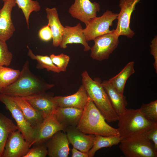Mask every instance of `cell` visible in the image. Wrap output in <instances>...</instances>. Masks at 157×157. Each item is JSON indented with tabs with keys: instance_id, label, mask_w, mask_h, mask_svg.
<instances>
[{
	"instance_id": "cell-1",
	"label": "cell",
	"mask_w": 157,
	"mask_h": 157,
	"mask_svg": "<svg viewBox=\"0 0 157 157\" xmlns=\"http://www.w3.org/2000/svg\"><path fill=\"white\" fill-rule=\"evenodd\" d=\"M54 85L43 81L33 74L30 69L29 62L27 60L17 79L2 89L0 93L13 97H26L45 92Z\"/></svg>"
},
{
	"instance_id": "cell-2",
	"label": "cell",
	"mask_w": 157,
	"mask_h": 157,
	"mask_svg": "<svg viewBox=\"0 0 157 157\" xmlns=\"http://www.w3.org/2000/svg\"><path fill=\"white\" fill-rule=\"evenodd\" d=\"M76 127L86 134L105 136H119L118 129L112 127L106 122L90 97Z\"/></svg>"
},
{
	"instance_id": "cell-3",
	"label": "cell",
	"mask_w": 157,
	"mask_h": 157,
	"mask_svg": "<svg viewBox=\"0 0 157 157\" xmlns=\"http://www.w3.org/2000/svg\"><path fill=\"white\" fill-rule=\"evenodd\" d=\"M82 84L87 94L108 122L117 121L118 115L101 84L100 78L92 79L86 71L81 74Z\"/></svg>"
},
{
	"instance_id": "cell-4",
	"label": "cell",
	"mask_w": 157,
	"mask_h": 157,
	"mask_svg": "<svg viewBox=\"0 0 157 157\" xmlns=\"http://www.w3.org/2000/svg\"><path fill=\"white\" fill-rule=\"evenodd\" d=\"M117 128L122 139L142 134L157 125L147 120L139 109L126 108L118 115Z\"/></svg>"
},
{
	"instance_id": "cell-5",
	"label": "cell",
	"mask_w": 157,
	"mask_h": 157,
	"mask_svg": "<svg viewBox=\"0 0 157 157\" xmlns=\"http://www.w3.org/2000/svg\"><path fill=\"white\" fill-rule=\"evenodd\" d=\"M119 148L126 157H157L153 144L143 134L122 139Z\"/></svg>"
},
{
	"instance_id": "cell-6",
	"label": "cell",
	"mask_w": 157,
	"mask_h": 157,
	"mask_svg": "<svg viewBox=\"0 0 157 157\" xmlns=\"http://www.w3.org/2000/svg\"><path fill=\"white\" fill-rule=\"evenodd\" d=\"M118 13L107 10L99 17L90 19L86 24L83 32L87 42L94 40L96 38L112 32L110 27L113 21L117 19Z\"/></svg>"
},
{
	"instance_id": "cell-7",
	"label": "cell",
	"mask_w": 157,
	"mask_h": 157,
	"mask_svg": "<svg viewBox=\"0 0 157 157\" xmlns=\"http://www.w3.org/2000/svg\"><path fill=\"white\" fill-rule=\"evenodd\" d=\"M0 101L11 113L18 130L31 144L34 140L35 129L27 121L19 106L11 96L1 93H0Z\"/></svg>"
},
{
	"instance_id": "cell-8",
	"label": "cell",
	"mask_w": 157,
	"mask_h": 157,
	"mask_svg": "<svg viewBox=\"0 0 157 157\" xmlns=\"http://www.w3.org/2000/svg\"><path fill=\"white\" fill-rule=\"evenodd\" d=\"M119 37L113 29L110 33L95 38L93 40L94 44L90 49V56L100 61L108 59L118 45Z\"/></svg>"
},
{
	"instance_id": "cell-9",
	"label": "cell",
	"mask_w": 157,
	"mask_h": 157,
	"mask_svg": "<svg viewBox=\"0 0 157 157\" xmlns=\"http://www.w3.org/2000/svg\"><path fill=\"white\" fill-rule=\"evenodd\" d=\"M140 0H120L119 6L120 11L117 17V26L114 31L118 36L124 35L132 38L134 31L130 28L131 15L137 4Z\"/></svg>"
},
{
	"instance_id": "cell-10",
	"label": "cell",
	"mask_w": 157,
	"mask_h": 157,
	"mask_svg": "<svg viewBox=\"0 0 157 157\" xmlns=\"http://www.w3.org/2000/svg\"><path fill=\"white\" fill-rule=\"evenodd\" d=\"M30 144L19 130L14 131L8 138L2 157H24L30 149Z\"/></svg>"
},
{
	"instance_id": "cell-11",
	"label": "cell",
	"mask_w": 157,
	"mask_h": 157,
	"mask_svg": "<svg viewBox=\"0 0 157 157\" xmlns=\"http://www.w3.org/2000/svg\"><path fill=\"white\" fill-rule=\"evenodd\" d=\"M100 9V4L90 0H75L69 7V12L74 18L85 25L91 19L97 17V13Z\"/></svg>"
},
{
	"instance_id": "cell-12",
	"label": "cell",
	"mask_w": 157,
	"mask_h": 157,
	"mask_svg": "<svg viewBox=\"0 0 157 157\" xmlns=\"http://www.w3.org/2000/svg\"><path fill=\"white\" fill-rule=\"evenodd\" d=\"M66 133L69 143L73 147L79 151L88 153L93 144L95 135H86L78 129L76 126L66 127L64 131Z\"/></svg>"
},
{
	"instance_id": "cell-13",
	"label": "cell",
	"mask_w": 157,
	"mask_h": 157,
	"mask_svg": "<svg viewBox=\"0 0 157 157\" xmlns=\"http://www.w3.org/2000/svg\"><path fill=\"white\" fill-rule=\"evenodd\" d=\"M65 128L60 125L53 114L44 118L43 122L35 129L34 140L30 147L34 143L46 142L56 132L64 131Z\"/></svg>"
},
{
	"instance_id": "cell-14",
	"label": "cell",
	"mask_w": 157,
	"mask_h": 157,
	"mask_svg": "<svg viewBox=\"0 0 157 157\" xmlns=\"http://www.w3.org/2000/svg\"><path fill=\"white\" fill-rule=\"evenodd\" d=\"M15 0H7L0 10V40L6 42L13 35L15 30L11 18L13 8L15 6Z\"/></svg>"
},
{
	"instance_id": "cell-15",
	"label": "cell",
	"mask_w": 157,
	"mask_h": 157,
	"mask_svg": "<svg viewBox=\"0 0 157 157\" xmlns=\"http://www.w3.org/2000/svg\"><path fill=\"white\" fill-rule=\"evenodd\" d=\"M53 97L51 94L45 92L23 97L44 118L53 114L58 107Z\"/></svg>"
},
{
	"instance_id": "cell-16",
	"label": "cell",
	"mask_w": 157,
	"mask_h": 157,
	"mask_svg": "<svg viewBox=\"0 0 157 157\" xmlns=\"http://www.w3.org/2000/svg\"><path fill=\"white\" fill-rule=\"evenodd\" d=\"M59 131L46 142L50 157H67L69 154V142L66 134Z\"/></svg>"
},
{
	"instance_id": "cell-17",
	"label": "cell",
	"mask_w": 157,
	"mask_h": 157,
	"mask_svg": "<svg viewBox=\"0 0 157 157\" xmlns=\"http://www.w3.org/2000/svg\"><path fill=\"white\" fill-rule=\"evenodd\" d=\"M81 24L78 23L74 26H66L64 27L60 47L64 49L67 47V44L73 43L80 44L84 47V50L87 51L91 47L86 41Z\"/></svg>"
},
{
	"instance_id": "cell-18",
	"label": "cell",
	"mask_w": 157,
	"mask_h": 157,
	"mask_svg": "<svg viewBox=\"0 0 157 157\" xmlns=\"http://www.w3.org/2000/svg\"><path fill=\"white\" fill-rule=\"evenodd\" d=\"M89 98L82 84L75 93L66 96L53 97V99L58 107H75L83 110Z\"/></svg>"
},
{
	"instance_id": "cell-19",
	"label": "cell",
	"mask_w": 157,
	"mask_h": 157,
	"mask_svg": "<svg viewBox=\"0 0 157 157\" xmlns=\"http://www.w3.org/2000/svg\"><path fill=\"white\" fill-rule=\"evenodd\" d=\"M83 112V109L77 108L58 107L53 115L57 121L65 129L69 126L76 127Z\"/></svg>"
},
{
	"instance_id": "cell-20",
	"label": "cell",
	"mask_w": 157,
	"mask_h": 157,
	"mask_svg": "<svg viewBox=\"0 0 157 157\" xmlns=\"http://www.w3.org/2000/svg\"><path fill=\"white\" fill-rule=\"evenodd\" d=\"M11 97L20 108L27 121L35 129L43 122L44 119L43 115L24 98Z\"/></svg>"
},
{
	"instance_id": "cell-21",
	"label": "cell",
	"mask_w": 157,
	"mask_h": 157,
	"mask_svg": "<svg viewBox=\"0 0 157 157\" xmlns=\"http://www.w3.org/2000/svg\"><path fill=\"white\" fill-rule=\"evenodd\" d=\"M45 10L48 24L52 33L53 45L55 47H58L60 46L64 26L60 21L56 8H46Z\"/></svg>"
},
{
	"instance_id": "cell-22",
	"label": "cell",
	"mask_w": 157,
	"mask_h": 157,
	"mask_svg": "<svg viewBox=\"0 0 157 157\" xmlns=\"http://www.w3.org/2000/svg\"><path fill=\"white\" fill-rule=\"evenodd\" d=\"M101 84L107 93L111 104L118 115L126 108L127 104L125 97L119 93L109 82L104 80Z\"/></svg>"
},
{
	"instance_id": "cell-23",
	"label": "cell",
	"mask_w": 157,
	"mask_h": 157,
	"mask_svg": "<svg viewBox=\"0 0 157 157\" xmlns=\"http://www.w3.org/2000/svg\"><path fill=\"white\" fill-rule=\"evenodd\" d=\"M134 64V62L133 61L129 62L119 73L108 80L110 83L122 94H123L127 80L135 72Z\"/></svg>"
},
{
	"instance_id": "cell-24",
	"label": "cell",
	"mask_w": 157,
	"mask_h": 157,
	"mask_svg": "<svg viewBox=\"0 0 157 157\" xmlns=\"http://www.w3.org/2000/svg\"><path fill=\"white\" fill-rule=\"evenodd\" d=\"M18 130L12 120L0 113V157L2 156L5 145L10 134Z\"/></svg>"
},
{
	"instance_id": "cell-25",
	"label": "cell",
	"mask_w": 157,
	"mask_h": 157,
	"mask_svg": "<svg viewBox=\"0 0 157 157\" xmlns=\"http://www.w3.org/2000/svg\"><path fill=\"white\" fill-rule=\"evenodd\" d=\"M122 139L120 136H105L95 135L92 147L88 153V157H94L96 152L101 148L117 144Z\"/></svg>"
},
{
	"instance_id": "cell-26",
	"label": "cell",
	"mask_w": 157,
	"mask_h": 157,
	"mask_svg": "<svg viewBox=\"0 0 157 157\" xmlns=\"http://www.w3.org/2000/svg\"><path fill=\"white\" fill-rule=\"evenodd\" d=\"M20 73L19 70L0 65V92L2 89L14 82Z\"/></svg>"
},
{
	"instance_id": "cell-27",
	"label": "cell",
	"mask_w": 157,
	"mask_h": 157,
	"mask_svg": "<svg viewBox=\"0 0 157 157\" xmlns=\"http://www.w3.org/2000/svg\"><path fill=\"white\" fill-rule=\"evenodd\" d=\"M27 47L28 50V55L32 59L37 60L38 64L36 67L38 69L45 68L48 71H51L56 73L60 72L53 63L50 57L47 56L35 55L28 46Z\"/></svg>"
},
{
	"instance_id": "cell-28",
	"label": "cell",
	"mask_w": 157,
	"mask_h": 157,
	"mask_svg": "<svg viewBox=\"0 0 157 157\" xmlns=\"http://www.w3.org/2000/svg\"><path fill=\"white\" fill-rule=\"evenodd\" d=\"M19 8L21 9L26 19L28 28H29V18L33 11L38 12L41 9L39 2L32 0H15Z\"/></svg>"
},
{
	"instance_id": "cell-29",
	"label": "cell",
	"mask_w": 157,
	"mask_h": 157,
	"mask_svg": "<svg viewBox=\"0 0 157 157\" xmlns=\"http://www.w3.org/2000/svg\"><path fill=\"white\" fill-rule=\"evenodd\" d=\"M143 116L148 120L157 123V100L147 104H142L139 109Z\"/></svg>"
},
{
	"instance_id": "cell-30",
	"label": "cell",
	"mask_w": 157,
	"mask_h": 157,
	"mask_svg": "<svg viewBox=\"0 0 157 157\" xmlns=\"http://www.w3.org/2000/svg\"><path fill=\"white\" fill-rule=\"evenodd\" d=\"M32 145L24 157H45L48 155L46 142L35 143Z\"/></svg>"
},
{
	"instance_id": "cell-31",
	"label": "cell",
	"mask_w": 157,
	"mask_h": 157,
	"mask_svg": "<svg viewBox=\"0 0 157 157\" xmlns=\"http://www.w3.org/2000/svg\"><path fill=\"white\" fill-rule=\"evenodd\" d=\"M13 58V54L9 50L6 42L0 40V65L9 66Z\"/></svg>"
},
{
	"instance_id": "cell-32",
	"label": "cell",
	"mask_w": 157,
	"mask_h": 157,
	"mask_svg": "<svg viewBox=\"0 0 157 157\" xmlns=\"http://www.w3.org/2000/svg\"><path fill=\"white\" fill-rule=\"evenodd\" d=\"M53 63L58 68L60 72H65L67 69L70 60V57L62 53L59 55L54 54L50 55Z\"/></svg>"
},
{
	"instance_id": "cell-33",
	"label": "cell",
	"mask_w": 157,
	"mask_h": 157,
	"mask_svg": "<svg viewBox=\"0 0 157 157\" xmlns=\"http://www.w3.org/2000/svg\"><path fill=\"white\" fill-rule=\"evenodd\" d=\"M38 36L42 41L47 42L52 38V33L48 24L43 26L39 31Z\"/></svg>"
},
{
	"instance_id": "cell-34",
	"label": "cell",
	"mask_w": 157,
	"mask_h": 157,
	"mask_svg": "<svg viewBox=\"0 0 157 157\" xmlns=\"http://www.w3.org/2000/svg\"><path fill=\"white\" fill-rule=\"evenodd\" d=\"M153 144L157 151V125L143 134Z\"/></svg>"
},
{
	"instance_id": "cell-35",
	"label": "cell",
	"mask_w": 157,
	"mask_h": 157,
	"mask_svg": "<svg viewBox=\"0 0 157 157\" xmlns=\"http://www.w3.org/2000/svg\"><path fill=\"white\" fill-rule=\"evenodd\" d=\"M151 48L150 53L154 56V66L156 72H157V36H156L152 40L150 45Z\"/></svg>"
},
{
	"instance_id": "cell-36",
	"label": "cell",
	"mask_w": 157,
	"mask_h": 157,
	"mask_svg": "<svg viewBox=\"0 0 157 157\" xmlns=\"http://www.w3.org/2000/svg\"><path fill=\"white\" fill-rule=\"evenodd\" d=\"M72 157H88V153H85L73 147L72 149Z\"/></svg>"
},
{
	"instance_id": "cell-37",
	"label": "cell",
	"mask_w": 157,
	"mask_h": 157,
	"mask_svg": "<svg viewBox=\"0 0 157 157\" xmlns=\"http://www.w3.org/2000/svg\"><path fill=\"white\" fill-rule=\"evenodd\" d=\"M3 0L4 1H6L7 0Z\"/></svg>"
}]
</instances>
